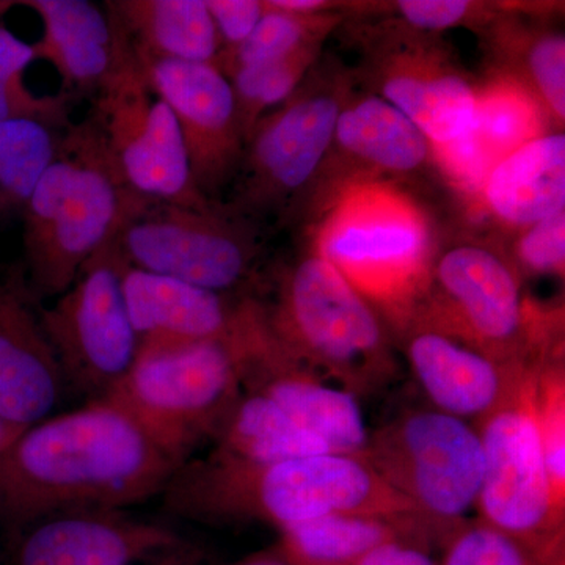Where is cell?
Returning a JSON list of instances; mask_svg holds the SVG:
<instances>
[{
  "label": "cell",
  "mask_w": 565,
  "mask_h": 565,
  "mask_svg": "<svg viewBox=\"0 0 565 565\" xmlns=\"http://www.w3.org/2000/svg\"><path fill=\"white\" fill-rule=\"evenodd\" d=\"M493 225L514 236L565 211V134H541L490 167L475 196Z\"/></svg>",
  "instance_id": "7402d4cb"
},
{
  "label": "cell",
  "mask_w": 565,
  "mask_h": 565,
  "mask_svg": "<svg viewBox=\"0 0 565 565\" xmlns=\"http://www.w3.org/2000/svg\"><path fill=\"white\" fill-rule=\"evenodd\" d=\"M206 6L221 41L218 57L237 50L266 13L264 0H206Z\"/></svg>",
  "instance_id": "d590c367"
},
{
  "label": "cell",
  "mask_w": 565,
  "mask_h": 565,
  "mask_svg": "<svg viewBox=\"0 0 565 565\" xmlns=\"http://www.w3.org/2000/svg\"><path fill=\"white\" fill-rule=\"evenodd\" d=\"M264 6L266 13L250 36L232 54L222 55L215 61L214 65L226 77L239 70L280 61L313 44H326L330 35L340 31L349 18L345 11L292 13L273 9L267 0H264Z\"/></svg>",
  "instance_id": "f1b7e54d"
},
{
  "label": "cell",
  "mask_w": 565,
  "mask_h": 565,
  "mask_svg": "<svg viewBox=\"0 0 565 565\" xmlns=\"http://www.w3.org/2000/svg\"><path fill=\"white\" fill-rule=\"evenodd\" d=\"M362 456L441 539L476 508L484 451L475 424L412 408L370 433Z\"/></svg>",
  "instance_id": "8fae6325"
},
{
  "label": "cell",
  "mask_w": 565,
  "mask_h": 565,
  "mask_svg": "<svg viewBox=\"0 0 565 565\" xmlns=\"http://www.w3.org/2000/svg\"><path fill=\"white\" fill-rule=\"evenodd\" d=\"M236 565H291L289 561L282 556L278 546H275L274 550H269V552L256 553L247 559L241 561L239 564Z\"/></svg>",
  "instance_id": "ab89813d"
},
{
  "label": "cell",
  "mask_w": 565,
  "mask_h": 565,
  "mask_svg": "<svg viewBox=\"0 0 565 565\" xmlns=\"http://www.w3.org/2000/svg\"><path fill=\"white\" fill-rule=\"evenodd\" d=\"M511 237V247L503 250L520 278L564 277L565 211Z\"/></svg>",
  "instance_id": "e575fe53"
},
{
  "label": "cell",
  "mask_w": 565,
  "mask_h": 565,
  "mask_svg": "<svg viewBox=\"0 0 565 565\" xmlns=\"http://www.w3.org/2000/svg\"><path fill=\"white\" fill-rule=\"evenodd\" d=\"M212 441L214 455L248 462L334 452L321 438L292 422L269 397L248 388H243Z\"/></svg>",
  "instance_id": "484cf974"
},
{
  "label": "cell",
  "mask_w": 565,
  "mask_h": 565,
  "mask_svg": "<svg viewBox=\"0 0 565 565\" xmlns=\"http://www.w3.org/2000/svg\"><path fill=\"white\" fill-rule=\"evenodd\" d=\"M274 344L267 326L250 340L140 348L129 373L104 397L185 463L217 434L243 393L248 366Z\"/></svg>",
  "instance_id": "52a82bcc"
},
{
  "label": "cell",
  "mask_w": 565,
  "mask_h": 565,
  "mask_svg": "<svg viewBox=\"0 0 565 565\" xmlns=\"http://www.w3.org/2000/svg\"><path fill=\"white\" fill-rule=\"evenodd\" d=\"M343 28L362 55L359 85L411 118L434 150L470 136L478 84L444 35L375 17L348 18Z\"/></svg>",
  "instance_id": "9c48e42d"
},
{
  "label": "cell",
  "mask_w": 565,
  "mask_h": 565,
  "mask_svg": "<svg viewBox=\"0 0 565 565\" xmlns=\"http://www.w3.org/2000/svg\"><path fill=\"white\" fill-rule=\"evenodd\" d=\"M162 498L167 509L182 519L263 522L278 531L334 514L426 522L362 455L340 452L274 462L211 452L182 463Z\"/></svg>",
  "instance_id": "7a4b0ae2"
},
{
  "label": "cell",
  "mask_w": 565,
  "mask_h": 565,
  "mask_svg": "<svg viewBox=\"0 0 565 565\" xmlns=\"http://www.w3.org/2000/svg\"><path fill=\"white\" fill-rule=\"evenodd\" d=\"M121 282L140 348L250 340L267 329L256 297L210 291L125 263Z\"/></svg>",
  "instance_id": "e0dca14e"
},
{
  "label": "cell",
  "mask_w": 565,
  "mask_h": 565,
  "mask_svg": "<svg viewBox=\"0 0 565 565\" xmlns=\"http://www.w3.org/2000/svg\"><path fill=\"white\" fill-rule=\"evenodd\" d=\"M490 73L503 74L533 93L553 128L565 120V35L545 17L523 7L504 6L479 29Z\"/></svg>",
  "instance_id": "603a6c76"
},
{
  "label": "cell",
  "mask_w": 565,
  "mask_h": 565,
  "mask_svg": "<svg viewBox=\"0 0 565 565\" xmlns=\"http://www.w3.org/2000/svg\"><path fill=\"white\" fill-rule=\"evenodd\" d=\"M307 223V247L370 300L396 338L444 243L433 210L407 182L364 180L334 193Z\"/></svg>",
  "instance_id": "3957f363"
},
{
  "label": "cell",
  "mask_w": 565,
  "mask_h": 565,
  "mask_svg": "<svg viewBox=\"0 0 565 565\" xmlns=\"http://www.w3.org/2000/svg\"><path fill=\"white\" fill-rule=\"evenodd\" d=\"M104 9L137 58L217 61L221 41L206 0H110Z\"/></svg>",
  "instance_id": "cb8c5ba5"
},
{
  "label": "cell",
  "mask_w": 565,
  "mask_h": 565,
  "mask_svg": "<svg viewBox=\"0 0 565 565\" xmlns=\"http://www.w3.org/2000/svg\"><path fill=\"white\" fill-rule=\"evenodd\" d=\"M137 62L177 118L196 188L217 203L218 193L232 185L245 148L232 82L214 63Z\"/></svg>",
  "instance_id": "2e32d148"
},
{
  "label": "cell",
  "mask_w": 565,
  "mask_h": 565,
  "mask_svg": "<svg viewBox=\"0 0 565 565\" xmlns=\"http://www.w3.org/2000/svg\"><path fill=\"white\" fill-rule=\"evenodd\" d=\"M148 565H202V555L188 542L150 561Z\"/></svg>",
  "instance_id": "f35d334b"
},
{
  "label": "cell",
  "mask_w": 565,
  "mask_h": 565,
  "mask_svg": "<svg viewBox=\"0 0 565 565\" xmlns=\"http://www.w3.org/2000/svg\"><path fill=\"white\" fill-rule=\"evenodd\" d=\"M322 51L323 44H313L280 61L239 70L228 77L245 141L256 122L291 98L321 61Z\"/></svg>",
  "instance_id": "f546056e"
},
{
  "label": "cell",
  "mask_w": 565,
  "mask_h": 565,
  "mask_svg": "<svg viewBox=\"0 0 565 565\" xmlns=\"http://www.w3.org/2000/svg\"><path fill=\"white\" fill-rule=\"evenodd\" d=\"M519 392L476 423L484 476L476 509L479 520L527 546L548 565H564V515L553 503L533 408L537 367Z\"/></svg>",
  "instance_id": "7c38bea8"
},
{
  "label": "cell",
  "mask_w": 565,
  "mask_h": 565,
  "mask_svg": "<svg viewBox=\"0 0 565 565\" xmlns=\"http://www.w3.org/2000/svg\"><path fill=\"white\" fill-rule=\"evenodd\" d=\"M121 267L114 245H107L85 263L51 307L41 305V321L66 384L92 399L106 396L129 373L139 353Z\"/></svg>",
  "instance_id": "5bb4252c"
},
{
  "label": "cell",
  "mask_w": 565,
  "mask_h": 565,
  "mask_svg": "<svg viewBox=\"0 0 565 565\" xmlns=\"http://www.w3.org/2000/svg\"><path fill=\"white\" fill-rule=\"evenodd\" d=\"M501 3L471 0H397L385 3H356L351 17L386 18L424 33L444 35L449 29L478 32L503 11Z\"/></svg>",
  "instance_id": "1f68e13d"
},
{
  "label": "cell",
  "mask_w": 565,
  "mask_h": 565,
  "mask_svg": "<svg viewBox=\"0 0 565 565\" xmlns=\"http://www.w3.org/2000/svg\"><path fill=\"white\" fill-rule=\"evenodd\" d=\"M21 433V429H18V427H14L13 424L6 422V419L0 416V455L13 444L14 438Z\"/></svg>",
  "instance_id": "60d3db41"
},
{
  "label": "cell",
  "mask_w": 565,
  "mask_h": 565,
  "mask_svg": "<svg viewBox=\"0 0 565 565\" xmlns=\"http://www.w3.org/2000/svg\"><path fill=\"white\" fill-rule=\"evenodd\" d=\"M65 385L25 270H0V416L25 430L51 415Z\"/></svg>",
  "instance_id": "ac0fdd59"
},
{
  "label": "cell",
  "mask_w": 565,
  "mask_h": 565,
  "mask_svg": "<svg viewBox=\"0 0 565 565\" xmlns=\"http://www.w3.org/2000/svg\"><path fill=\"white\" fill-rule=\"evenodd\" d=\"M394 343L433 408L471 424L503 407L539 364L498 362L423 326L405 327Z\"/></svg>",
  "instance_id": "d6986e66"
},
{
  "label": "cell",
  "mask_w": 565,
  "mask_h": 565,
  "mask_svg": "<svg viewBox=\"0 0 565 565\" xmlns=\"http://www.w3.org/2000/svg\"><path fill=\"white\" fill-rule=\"evenodd\" d=\"M429 539L440 534L423 520L334 514L281 530L277 546L291 565H352L388 542L424 545Z\"/></svg>",
  "instance_id": "d4e9b609"
},
{
  "label": "cell",
  "mask_w": 565,
  "mask_h": 565,
  "mask_svg": "<svg viewBox=\"0 0 565 565\" xmlns=\"http://www.w3.org/2000/svg\"><path fill=\"white\" fill-rule=\"evenodd\" d=\"M352 565H437L424 545L411 541H394L371 550Z\"/></svg>",
  "instance_id": "74e56055"
},
{
  "label": "cell",
  "mask_w": 565,
  "mask_h": 565,
  "mask_svg": "<svg viewBox=\"0 0 565 565\" xmlns=\"http://www.w3.org/2000/svg\"><path fill=\"white\" fill-rule=\"evenodd\" d=\"M533 408L553 503L565 514V373L563 352L548 356L534 375Z\"/></svg>",
  "instance_id": "4dcf8cb0"
},
{
  "label": "cell",
  "mask_w": 565,
  "mask_h": 565,
  "mask_svg": "<svg viewBox=\"0 0 565 565\" xmlns=\"http://www.w3.org/2000/svg\"><path fill=\"white\" fill-rule=\"evenodd\" d=\"M356 88L355 71L321 58L288 102L256 122L222 206L256 223L294 217L329 154L338 115Z\"/></svg>",
  "instance_id": "ba28073f"
},
{
  "label": "cell",
  "mask_w": 565,
  "mask_h": 565,
  "mask_svg": "<svg viewBox=\"0 0 565 565\" xmlns=\"http://www.w3.org/2000/svg\"><path fill=\"white\" fill-rule=\"evenodd\" d=\"M70 126L32 118L0 122V214L24 211Z\"/></svg>",
  "instance_id": "83f0119b"
},
{
  "label": "cell",
  "mask_w": 565,
  "mask_h": 565,
  "mask_svg": "<svg viewBox=\"0 0 565 565\" xmlns=\"http://www.w3.org/2000/svg\"><path fill=\"white\" fill-rule=\"evenodd\" d=\"M244 388L264 394L292 422L326 441L340 455H363L366 424L359 397L292 359L280 344L250 364Z\"/></svg>",
  "instance_id": "44dd1931"
},
{
  "label": "cell",
  "mask_w": 565,
  "mask_h": 565,
  "mask_svg": "<svg viewBox=\"0 0 565 565\" xmlns=\"http://www.w3.org/2000/svg\"><path fill=\"white\" fill-rule=\"evenodd\" d=\"M444 565H548L522 542L481 522L457 523L441 539Z\"/></svg>",
  "instance_id": "836d02e7"
},
{
  "label": "cell",
  "mask_w": 565,
  "mask_h": 565,
  "mask_svg": "<svg viewBox=\"0 0 565 565\" xmlns=\"http://www.w3.org/2000/svg\"><path fill=\"white\" fill-rule=\"evenodd\" d=\"M111 245L134 269L223 294L248 285L263 255L259 223L221 203L193 207L143 196Z\"/></svg>",
  "instance_id": "30bf717a"
},
{
  "label": "cell",
  "mask_w": 565,
  "mask_h": 565,
  "mask_svg": "<svg viewBox=\"0 0 565 565\" xmlns=\"http://www.w3.org/2000/svg\"><path fill=\"white\" fill-rule=\"evenodd\" d=\"M21 6L43 21L40 46L70 43H109L117 39V28L106 9L87 0H25Z\"/></svg>",
  "instance_id": "d6a6232c"
},
{
  "label": "cell",
  "mask_w": 565,
  "mask_h": 565,
  "mask_svg": "<svg viewBox=\"0 0 565 565\" xmlns=\"http://www.w3.org/2000/svg\"><path fill=\"white\" fill-rule=\"evenodd\" d=\"M22 533L17 565H136L184 544L170 527L117 509L63 512Z\"/></svg>",
  "instance_id": "ffe728a7"
},
{
  "label": "cell",
  "mask_w": 565,
  "mask_h": 565,
  "mask_svg": "<svg viewBox=\"0 0 565 565\" xmlns=\"http://www.w3.org/2000/svg\"><path fill=\"white\" fill-rule=\"evenodd\" d=\"M137 196L111 166L92 115L73 122L22 211L25 275L39 299L61 296L114 243Z\"/></svg>",
  "instance_id": "5b68a950"
},
{
  "label": "cell",
  "mask_w": 565,
  "mask_h": 565,
  "mask_svg": "<svg viewBox=\"0 0 565 565\" xmlns=\"http://www.w3.org/2000/svg\"><path fill=\"white\" fill-rule=\"evenodd\" d=\"M550 126L541 103L512 77L489 73L476 87L471 137L490 167L520 145L548 132Z\"/></svg>",
  "instance_id": "4316f807"
},
{
  "label": "cell",
  "mask_w": 565,
  "mask_h": 565,
  "mask_svg": "<svg viewBox=\"0 0 565 565\" xmlns=\"http://www.w3.org/2000/svg\"><path fill=\"white\" fill-rule=\"evenodd\" d=\"M10 6H11V2H0V13H2V11H6L7 9H9Z\"/></svg>",
  "instance_id": "b9f144b4"
},
{
  "label": "cell",
  "mask_w": 565,
  "mask_h": 565,
  "mask_svg": "<svg viewBox=\"0 0 565 565\" xmlns=\"http://www.w3.org/2000/svg\"><path fill=\"white\" fill-rule=\"evenodd\" d=\"M438 173L434 147L411 118L381 96L356 88L338 115L332 147L297 214H315L352 182H411Z\"/></svg>",
  "instance_id": "9a60e30c"
},
{
  "label": "cell",
  "mask_w": 565,
  "mask_h": 565,
  "mask_svg": "<svg viewBox=\"0 0 565 565\" xmlns=\"http://www.w3.org/2000/svg\"><path fill=\"white\" fill-rule=\"evenodd\" d=\"M408 326L437 330L503 363L537 364L563 351L557 315L523 296L503 247L482 237L444 239Z\"/></svg>",
  "instance_id": "8992f818"
},
{
  "label": "cell",
  "mask_w": 565,
  "mask_h": 565,
  "mask_svg": "<svg viewBox=\"0 0 565 565\" xmlns=\"http://www.w3.org/2000/svg\"><path fill=\"white\" fill-rule=\"evenodd\" d=\"M35 61L33 44L25 43L0 25V87L24 77L25 70Z\"/></svg>",
  "instance_id": "8d00e7d4"
},
{
  "label": "cell",
  "mask_w": 565,
  "mask_h": 565,
  "mask_svg": "<svg viewBox=\"0 0 565 565\" xmlns=\"http://www.w3.org/2000/svg\"><path fill=\"white\" fill-rule=\"evenodd\" d=\"M181 462L106 397L22 430L0 455V520L121 509L162 494Z\"/></svg>",
  "instance_id": "6da1fadb"
},
{
  "label": "cell",
  "mask_w": 565,
  "mask_h": 565,
  "mask_svg": "<svg viewBox=\"0 0 565 565\" xmlns=\"http://www.w3.org/2000/svg\"><path fill=\"white\" fill-rule=\"evenodd\" d=\"M262 303L278 344L353 396H370L396 377V343L384 318L310 247L282 267L273 302Z\"/></svg>",
  "instance_id": "277c9868"
},
{
  "label": "cell",
  "mask_w": 565,
  "mask_h": 565,
  "mask_svg": "<svg viewBox=\"0 0 565 565\" xmlns=\"http://www.w3.org/2000/svg\"><path fill=\"white\" fill-rule=\"evenodd\" d=\"M93 121L129 191L184 206H211L193 181L180 126L156 95L136 54L93 96Z\"/></svg>",
  "instance_id": "4fadbf2b"
}]
</instances>
